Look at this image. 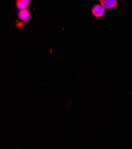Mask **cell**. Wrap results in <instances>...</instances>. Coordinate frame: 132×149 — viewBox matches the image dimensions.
<instances>
[{
	"label": "cell",
	"mask_w": 132,
	"mask_h": 149,
	"mask_svg": "<svg viewBox=\"0 0 132 149\" xmlns=\"http://www.w3.org/2000/svg\"><path fill=\"white\" fill-rule=\"evenodd\" d=\"M31 17V14L27 9L21 10L18 13V17L21 22H26L30 20Z\"/></svg>",
	"instance_id": "cell-2"
},
{
	"label": "cell",
	"mask_w": 132,
	"mask_h": 149,
	"mask_svg": "<svg viewBox=\"0 0 132 149\" xmlns=\"http://www.w3.org/2000/svg\"><path fill=\"white\" fill-rule=\"evenodd\" d=\"M92 14L96 17L100 18L104 16L106 11V8L100 4H96L92 8Z\"/></svg>",
	"instance_id": "cell-1"
},
{
	"label": "cell",
	"mask_w": 132,
	"mask_h": 149,
	"mask_svg": "<svg viewBox=\"0 0 132 149\" xmlns=\"http://www.w3.org/2000/svg\"><path fill=\"white\" fill-rule=\"evenodd\" d=\"M30 0H16V6L19 10L27 9L30 5Z\"/></svg>",
	"instance_id": "cell-4"
},
{
	"label": "cell",
	"mask_w": 132,
	"mask_h": 149,
	"mask_svg": "<svg viewBox=\"0 0 132 149\" xmlns=\"http://www.w3.org/2000/svg\"><path fill=\"white\" fill-rule=\"evenodd\" d=\"M100 3L106 9H111L117 5V0H100Z\"/></svg>",
	"instance_id": "cell-3"
}]
</instances>
